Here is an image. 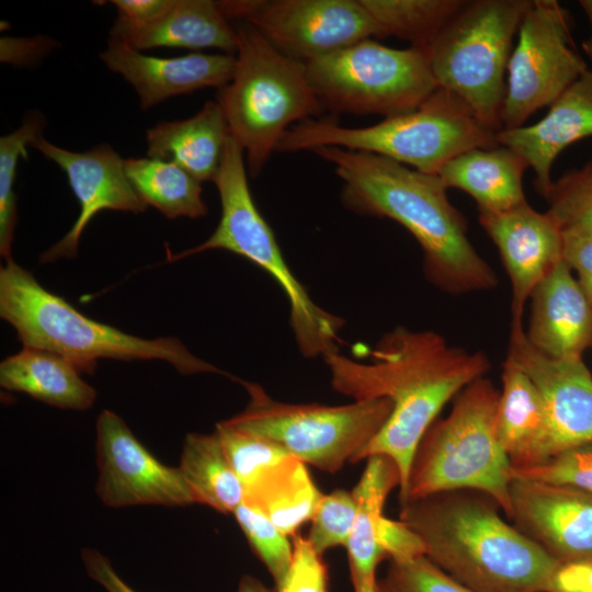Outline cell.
<instances>
[{
    "instance_id": "1",
    "label": "cell",
    "mask_w": 592,
    "mask_h": 592,
    "mask_svg": "<svg viewBox=\"0 0 592 592\" xmlns=\"http://www.w3.org/2000/svg\"><path fill=\"white\" fill-rule=\"evenodd\" d=\"M368 362L339 351L323 357L331 386L353 400L386 398L389 419L353 463L374 455L389 457L400 473L405 499L415 449L443 407L491 368L487 354L449 344L432 330L399 326L368 350Z\"/></svg>"
},
{
    "instance_id": "2",
    "label": "cell",
    "mask_w": 592,
    "mask_h": 592,
    "mask_svg": "<svg viewBox=\"0 0 592 592\" xmlns=\"http://www.w3.org/2000/svg\"><path fill=\"white\" fill-rule=\"evenodd\" d=\"M343 182L342 201L355 213L390 218L420 244L426 278L451 295L498 285L492 267L467 236L465 216L449 202L439 175L407 168L371 152L319 147Z\"/></svg>"
},
{
    "instance_id": "3",
    "label": "cell",
    "mask_w": 592,
    "mask_h": 592,
    "mask_svg": "<svg viewBox=\"0 0 592 592\" xmlns=\"http://www.w3.org/2000/svg\"><path fill=\"white\" fill-rule=\"evenodd\" d=\"M487 493L442 491L401 503L425 556L471 592H546L554 558L500 515Z\"/></svg>"
},
{
    "instance_id": "4",
    "label": "cell",
    "mask_w": 592,
    "mask_h": 592,
    "mask_svg": "<svg viewBox=\"0 0 592 592\" xmlns=\"http://www.w3.org/2000/svg\"><path fill=\"white\" fill-rule=\"evenodd\" d=\"M0 316L23 346L59 354L81 374H93L100 358L161 360L183 375L218 373L235 379L175 338L144 339L84 316L12 259L0 269Z\"/></svg>"
},
{
    "instance_id": "5",
    "label": "cell",
    "mask_w": 592,
    "mask_h": 592,
    "mask_svg": "<svg viewBox=\"0 0 592 592\" xmlns=\"http://www.w3.org/2000/svg\"><path fill=\"white\" fill-rule=\"evenodd\" d=\"M339 147L386 157L414 170L437 175L455 157L475 148L498 146L455 93L437 88L415 110L366 127H344L331 118H309L292 126L276 151L296 152Z\"/></svg>"
},
{
    "instance_id": "6",
    "label": "cell",
    "mask_w": 592,
    "mask_h": 592,
    "mask_svg": "<svg viewBox=\"0 0 592 592\" xmlns=\"http://www.w3.org/2000/svg\"><path fill=\"white\" fill-rule=\"evenodd\" d=\"M238 35L232 79L219 89V104L230 136L243 149L249 172L261 173L285 133L318 118L323 107L304 62L274 48L252 25L235 26Z\"/></svg>"
},
{
    "instance_id": "7",
    "label": "cell",
    "mask_w": 592,
    "mask_h": 592,
    "mask_svg": "<svg viewBox=\"0 0 592 592\" xmlns=\"http://www.w3.org/2000/svg\"><path fill=\"white\" fill-rule=\"evenodd\" d=\"M500 391L481 377L455 398L446 418L436 419L421 439L400 503L442 491L474 489L511 512L512 465L496 431Z\"/></svg>"
},
{
    "instance_id": "8",
    "label": "cell",
    "mask_w": 592,
    "mask_h": 592,
    "mask_svg": "<svg viewBox=\"0 0 592 592\" xmlns=\"http://www.w3.org/2000/svg\"><path fill=\"white\" fill-rule=\"evenodd\" d=\"M244 151L230 137L219 171L213 181L218 190L221 215L214 232L201 244L171 254L178 261L213 249L230 251L265 271L282 288L289 304V323L300 353L322 358L339 351L340 317L319 307L287 265L274 232L252 198L244 164Z\"/></svg>"
},
{
    "instance_id": "9",
    "label": "cell",
    "mask_w": 592,
    "mask_h": 592,
    "mask_svg": "<svg viewBox=\"0 0 592 592\" xmlns=\"http://www.w3.org/2000/svg\"><path fill=\"white\" fill-rule=\"evenodd\" d=\"M532 0H466L426 50L439 88L459 96L480 123L503 128L512 42Z\"/></svg>"
},
{
    "instance_id": "10",
    "label": "cell",
    "mask_w": 592,
    "mask_h": 592,
    "mask_svg": "<svg viewBox=\"0 0 592 592\" xmlns=\"http://www.w3.org/2000/svg\"><path fill=\"white\" fill-rule=\"evenodd\" d=\"M239 383L248 391L249 402L227 421L329 474L339 471L346 462L353 463L392 410L386 398L354 400L342 406L282 402L259 384L240 379Z\"/></svg>"
},
{
    "instance_id": "11",
    "label": "cell",
    "mask_w": 592,
    "mask_h": 592,
    "mask_svg": "<svg viewBox=\"0 0 592 592\" xmlns=\"http://www.w3.org/2000/svg\"><path fill=\"white\" fill-rule=\"evenodd\" d=\"M323 110L386 117L419 107L437 88L428 53L385 46L366 38L305 62Z\"/></svg>"
},
{
    "instance_id": "12",
    "label": "cell",
    "mask_w": 592,
    "mask_h": 592,
    "mask_svg": "<svg viewBox=\"0 0 592 592\" xmlns=\"http://www.w3.org/2000/svg\"><path fill=\"white\" fill-rule=\"evenodd\" d=\"M571 24L558 1H531L508 65L502 129L524 126L589 69L572 46Z\"/></svg>"
},
{
    "instance_id": "13",
    "label": "cell",
    "mask_w": 592,
    "mask_h": 592,
    "mask_svg": "<svg viewBox=\"0 0 592 592\" xmlns=\"http://www.w3.org/2000/svg\"><path fill=\"white\" fill-rule=\"evenodd\" d=\"M218 2L228 20H243L280 53L304 64L366 38L384 37L361 0Z\"/></svg>"
},
{
    "instance_id": "14",
    "label": "cell",
    "mask_w": 592,
    "mask_h": 592,
    "mask_svg": "<svg viewBox=\"0 0 592 592\" xmlns=\"http://www.w3.org/2000/svg\"><path fill=\"white\" fill-rule=\"evenodd\" d=\"M95 451V492L104 505L184 508L195 503L179 467L161 463L111 410L98 415Z\"/></svg>"
},
{
    "instance_id": "15",
    "label": "cell",
    "mask_w": 592,
    "mask_h": 592,
    "mask_svg": "<svg viewBox=\"0 0 592 592\" xmlns=\"http://www.w3.org/2000/svg\"><path fill=\"white\" fill-rule=\"evenodd\" d=\"M509 519L559 563L592 558V494L512 477Z\"/></svg>"
},
{
    "instance_id": "16",
    "label": "cell",
    "mask_w": 592,
    "mask_h": 592,
    "mask_svg": "<svg viewBox=\"0 0 592 592\" xmlns=\"http://www.w3.org/2000/svg\"><path fill=\"white\" fill-rule=\"evenodd\" d=\"M32 147L59 166L79 201L80 213L69 231L41 255L42 262L76 257L82 232L101 210L139 214L147 205L129 182L124 160L109 145L84 152L70 151L41 137Z\"/></svg>"
},
{
    "instance_id": "17",
    "label": "cell",
    "mask_w": 592,
    "mask_h": 592,
    "mask_svg": "<svg viewBox=\"0 0 592 592\" xmlns=\"http://www.w3.org/2000/svg\"><path fill=\"white\" fill-rule=\"evenodd\" d=\"M506 356L528 375L543 396L556 453L592 441V375L582 358L542 354L528 342L522 319L516 318L511 321Z\"/></svg>"
},
{
    "instance_id": "18",
    "label": "cell",
    "mask_w": 592,
    "mask_h": 592,
    "mask_svg": "<svg viewBox=\"0 0 592 592\" xmlns=\"http://www.w3.org/2000/svg\"><path fill=\"white\" fill-rule=\"evenodd\" d=\"M479 224L500 253L512 285V318L522 319L536 285L560 262L563 234L551 215L528 203L501 213L479 212Z\"/></svg>"
},
{
    "instance_id": "19",
    "label": "cell",
    "mask_w": 592,
    "mask_h": 592,
    "mask_svg": "<svg viewBox=\"0 0 592 592\" xmlns=\"http://www.w3.org/2000/svg\"><path fill=\"white\" fill-rule=\"evenodd\" d=\"M100 58L133 86L145 111L171 96L204 88L219 90L230 82L236 68V55L193 53L163 58L144 55L111 37Z\"/></svg>"
},
{
    "instance_id": "20",
    "label": "cell",
    "mask_w": 592,
    "mask_h": 592,
    "mask_svg": "<svg viewBox=\"0 0 592 592\" xmlns=\"http://www.w3.org/2000/svg\"><path fill=\"white\" fill-rule=\"evenodd\" d=\"M562 259L531 294L526 338L553 358H582L592 346V305Z\"/></svg>"
},
{
    "instance_id": "21",
    "label": "cell",
    "mask_w": 592,
    "mask_h": 592,
    "mask_svg": "<svg viewBox=\"0 0 592 592\" xmlns=\"http://www.w3.org/2000/svg\"><path fill=\"white\" fill-rule=\"evenodd\" d=\"M592 137V69L589 68L550 106L537 123L496 134L498 145L517 152L535 173V189L543 195L550 184L551 168L568 146Z\"/></svg>"
},
{
    "instance_id": "22",
    "label": "cell",
    "mask_w": 592,
    "mask_h": 592,
    "mask_svg": "<svg viewBox=\"0 0 592 592\" xmlns=\"http://www.w3.org/2000/svg\"><path fill=\"white\" fill-rule=\"evenodd\" d=\"M496 431L512 469L538 465L556 453L544 398L528 375L509 356L502 364Z\"/></svg>"
},
{
    "instance_id": "23",
    "label": "cell",
    "mask_w": 592,
    "mask_h": 592,
    "mask_svg": "<svg viewBox=\"0 0 592 592\" xmlns=\"http://www.w3.org/2000/svg\"><path fill=\"white\" fill-rule=\"evenodd\" d=\"M110 37L141 52L156 47L218 48L236 55L238 35L213 0H173L158 19L140 25L115 21Z\"/></svg>"
},
{
    "instance_id": "24",
    "label": "cell",
    "mask_w": 592,
    "mask_h": 592,
    "mask_svg": "<svg viewBox=\"0 0 592 592\" xmlns=\"http://www.w3.org/2000/svg\"><path fill=\"white\" fill-rule=\"evenodd\" d=\"M229 138L219 104L209 101L186 119L160 122L147 129V156L178 164L200 183L214 181Z\"/></svg>"
},
{
    "instance_id": "25",
    "label": "cell",
    "mask_w": 592,
    "mask_h": 592,
    "mask_svg": "<svg viewBox=\"0 0 592 592\" xmlns=\"http://www.w3.org/2000/svg\"><path fill=\"white\" fill-rule=\"evenodd\" d=\"M527 168L517 152L498 145L455 157L437 175L447 189L468 193L479 212L501 213L527 203L522 183Z\"/></svg>"
},
{
    "instance_id": "26",
    "label": "cell",
    "mask_w": 592,
    "mask_h": 592,
    "mask_svg": "<svg viewBox=\"0 0 592 592\" xmlns=\"http://www.w3.org/2000/svg\"><path fill=\"white\" fill-rule=\"evenodd\" d=\"M0 385L5 390L24 392L44 403L77 411L90 409L98 395L67 358L26 346L0 363Z\"/></svg>"
},
{
    "instance_id": "27",
    "label": "cell",
    "mask_w": 592,
    "mask_h": 592,
    "mask_svg": "<svg viewBox=\"0 0 592 592\" xmlns=\"http://www.w3.org/2000/svg\"><path fill=\"white\" fill-rule=\"evenodd\" d=\"M366 460V467L352 491L357 511L345 546L354 589L376 583V568L385 557L377 543V530L389 492L400 485V473L392 459L374 455Z\"/></svg>"
},
{
    "instance_id": "28",
    "label": "cell",
    "mask_w": 592,
    "mask_h": 592,
    "mask_svg": "<svg viewBox=\"0 0 592 592\" xmlns=\"http://www.w3.org/2000/svg\"><path fill=\"white\" fill-rule=\"evenodd\" d=\"M178 467L195 503L234 514L244 501L243 486L215 430L208 434H187Z\"/></svg>"
},
{
    "instance_id": "29",
    "label": "cell",
    "mask_w": 592,
    "mask_h": 592,
    "mask_svg": "<svg viewBox=\"0 0 592 592\" xmlns=\"http://www.w3.org/2000/svg\"><path fill=\"white\" fill-rule=\"evenodd\" d=\"M323 493L304 462L289 455L244 493L246 503L263 512L287 536L310 521Z\"/></svg>"
},
{
    "instance_id": "30",
    "label": "cell",
    "mask_w": 592,
    "mask_h": 592,
    "mask_svg": "<svg viewBox=\"0 0 592 592\" xmlns=\"http://www.w3.org/2000/svg\"><path fill=\"white\" fill-rule=\"evenodd\" d=\"M124 167L143 202L166 217L198 218L207 214L201 183L178 164L146 157L124 160Z\"/></svg>"
},
{
    "instance_id": "31",
    "label": "cell",
    "mask_w": 592,
    "mask_h": 592,
    "mask_svg": "<svg viewBox=\"0 0 592 592\" xmlns=\"http://www.w3.org/2000/svg\"><path fill=\"white\" fill-rule=\"evenodd\" d=\"M383 36L428 50L466 0H361Z\"/></svg>"
},
{
    "instance_id": "32",
    "label": "cell",
    "mask_w": 592,
    "mask_h": 592,
    "mask_svg": "<svg viewBox=\"0 0 592 592\" xmlns=\"http://www.w3.org/2000/svg\"><path fill=\"white\" fill-rule=\"evenodd\" d=\"M44 129V117L30 113L14 132L0 137V254L8 261L16 225L14 181L20 157L27 158V146H33Z\"/></svg>"
},
{
    "instance_id": "33",
    "label": "cell",
    "mask_w": 592,
    "mask_h": 592,
    "mask_svg": "<svg viewBox=\"0 0 592 592\" xmlns=\"http://www.w3.org/2000/svg\"><path fill=\"white\" fill-rule=\"evenodd\" d=\"M542 196L563 234L592 238V161L565 172Z\"/></svg>"
},
{
    "instance_id": "34",
    "label": "cell",
    "mask_w": 592,
    "mask_h": 592,
    "mask_svg": "<svg viewBox=\"0 0 592 592\" xmlns=\"http://www.w3.org/2000/svg\"><path fill=\"white\" fill-rule=\"evenodd\" d=\"M215 431L243 486L244 493L291 455L272 441L236 428L227 420L218 422Z\"/></svg>"
},
{
    "instance_id": "35",
    "label": "cell",
    "mask_w": 592,
    "mask_h": 592,
    "mask_svg": "<svg viewBox=\"0 0 592 592\" xmlns=\"http://www.w3.org/2000/svg\"><path fill=\"white\" fill-rule=\"evenodd\" d=\"M234 516L277 585L291 567L293 542L263 512L246 502L237 508Z\"/></svg>"
},
{
    "instance_id": "36",
    "label": "cell",
    "mask_w": 592,
    "mask_h": 592,
    "mask_svg": "<svg viewBox=\"0 0 592 592\" xmlns=\"http://www.w3.org/2000/svg\"><path fill=\"white\" fill-rule=\"evenodd\" d=\"M356 511L357 505L352 492L337 489L322 494L310 520L307 540L321 555L329 548L346 546Z\"/></svg>"
},
{
    "instance_id": "37",
    "label": "cell",
    "mask_w": 592,
    "mask_h": 592,
    "mask_svg": "<svg viewBox=\"0 0 592 592\" xmlns=\"http://www.w3.org/2000/svg\"><path fill=\"white\" fill-rule=\"evenodd\" d=\"M512 477L568 486L592 494V441L562 449L538 465L512 469Z\"/></svg>"
},
{
    "instance_id": "38",
    "label": "cell",
    "mask_w": 592,
    "mask_h": 592,
    "mask_svg": "<svg viewBox=\"0 0 592 592\" xmlns=\"http://www.w3.org/2000/svg\"><path fill=\"white\" fill-rule=\"evenodd\" d=\"M375 592H471L439 568L426 556L405 561L390 560L386 573L376 580Z\"/></svg>"
},
{
    "instance_id": "39",
    "label": "cell",
    "mask_w": 592,
    "mask_h": 592,
    "mask_svg": "<svg viewBox=\"0 0 592 592\" xmlns=\"http://www.w3.org/2000/svg\"><path fill=\"white\" fill-rule=\"evenodd\" d=\"M328 567L306 537L293 535V559L277 592H329Z\"/></svg>"
},
{
    "instance_id": "40",
    "label": "cell",
    "mask_w": 592,
    "mask_h": 592,
    "mask_svg": "<svg viewBox=\"0 0 592 592\" xmlns=\"http://www.w3.org/2000/svg\"><path fill=\"white\" fill-rule=\"evenodd\" d=\"M377 543L390 560L405 561L425 556L422 538L406 523L382 517L377 530Z\"/></svg>"
},
{
    "instance_id": "41",
    "label": "cell",
    "mask_w": 592,
    "mask_h": 592,
    "mask_svg": "<svg viewBox=\"0 0 592 592\" xmlns=\"http://www.w3.org/2000/svg\"><path fill=\"white\" fill-rule=\"evenodd\" d=\"M562 258L577 272V280L592 305V238L563 234Z\"/></svg>"
},
{
    "instance_id": "42",
    "label": "cell",
    "mask_w": 592,
    "mask_h": 592,
    "mask_svg": "<svg viewBox=\"0 0 592 592\" xmlns=\"http://www.w3.org/2000/svg\"><path fill=\"white\" fill-rule=\"evenodd\" d=\"M546 592H592V558L559 563Z\"/></svg>"
},
{
    "instance_id": "43",
    "label": "cell",
    "mask_w": 592,
    "mask_h": 592,
    "mask_svg": "<svg viewBox=\"0 0 592 592\" xmlns=\"http://www.w3.org/2000/svg\"><path fill=\"white\" fill-rule=\"evenodd\" d=\"M81 560L89 578L106 592H137L116 572L110 559L94 548H83Z\"/></svg>"
},
{
    "instance_id": "44",
    "label": "cell",
    "mask_w": 592,
    "mask_h": 592,
    "mask_svg": "<svg viewBox=\"0 0 592 592\" xmlns=\"http://www.w3.org/2000/svg\"><path fill=\"white\" fill-rule=\"evenodd\" d=\"M173 0H113L117 9V21L140 25L161 16L172 4Z\"/></svg>"
},
{
    "instance_id": "45",
    "label": "cell",
    "mask_w": 592,
    "mask_h": 592,
    "mask_svg": "<svg viewBox=\"0 0 592 592\" xmlns=\"http://www.w3.org/2000/svg\"><path fill=\"white\" fill-rule=\"evenodd\" d=\"M578 3L582 8L584 14L587 15L590 23V27H591L590 36L582 42L581 46L585 56L588 57L591 64V69H592V0H579Z\"/></svg>"
},
{
    "instance_id": "46",
    "label": "cell",
    "mask_w": 592,
    "mask_h": 592,
    "mask_svg": "<svg viewBox=\"0 0 592 592\" xmlns=\"http://www.w3.org/2000/svg\"><path fill=\"white\" fill-rule=\"evenodd\" d=\"M237 592H273L267 587H265L260 580L257 578L246 574L242 576Z\"/></svg>"
},
{
    "instance_id": "47",
    "label": "cell",
    "mask_w": 592,
    "mask_h": 592,
    "mask_svg": "<svg viewBox=\"0 0 592 592\" xmlns=\"http://www.w3.org/2000/svg\"><path fill=\"white\" fill-rule=\"evenodd\" d=\"M375 584H367L357 589H354V592H375Z\"/></svg>"
}]
</instances>
